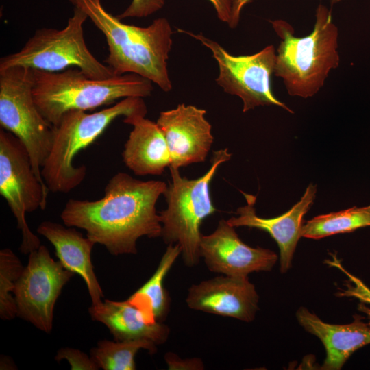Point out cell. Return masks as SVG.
I'll return each instance as SVG.
<instances>
[{
  "label": "cell",
  "mask_w": 370,
  "mask_h": 370,
  "mask_svg": "<svg viewBox=\"0 0 370 370\" xmlns=\"http://www.w3.org/2000/svg\"><path fill=\"white\" fill-rule=\"evenodd\" d=\"M147 112L142 97H130L94 113L82 110L65 113L59 123L53 126L51 148L41 169L49 191L67 193L78 186L86 175V167L73 165L75 156L92 144L119 116H145Z\"/></svg>",
  "instance_id": "5b68a950"
},
{
  "label": "cell",
  "mask_w": 370,
  "mask_h": 370,
  "mask_svg": "<svg viewBox=\"0 0 370 370\" xmlns=\"http://www.w3.org/2000/svg\"><path fill=\"white\" fill-rule=\"evenodd\" d=\"M92 320L104 324L116 341L147 340L156 345L166 342L169 328L160 322H152L127 300L106 299L88 309Z\"/></svg>",
  "instance_id": "d6986e66"
},
{
  "label": "cell",
  "mask_w": 370,
  "mask_h": 370,
  "mask_svg": "<svg viewBox=\"0 0 370 370\" xmlns=\"http://www.w3.org/2000/svg\"><path fill=\"white\" fill-rule=\"evenodd\" d=\"M341 1V0H331V2L332 3H336ZM249 1H250V0H233L232 28H234L237 26L240 19L241 12L243 8Z\"/></svg>",
  "instance_id": "f1b7e54d"
},
{
  "label": "cell",
  "mask_w": 370,
  "mask_h": 370,
  "mask_svg": "<svg viewBox=\"0 0 370 370\" xmlns=\"http://www.w3.org/2000/svg\"><path fill=\"white\" fill-rule=\"evenodd\" d=\"M165 0H132L130 5L116 16L121 20L129 17H147L162 9Z\"/></svg>",
  "instance_id": "484cf974"
},
{
  "label": "cell",
  "mask_w": 370,
  "mask_h": 370,
  "mask_svg": "<svg viewBox=\"0 0 370 370\" xmlns=\"http://www.w3.org/2000/svg\"><path fill=\"white\" fill-rule=\"evenodd\" d=\"M123 122L133 127L122 153L125 164L136 175H162L171 156L157 123L142 114L125 117Z\"/></svg>",
  "instance_id": "e0dca14e"
},
{
  "label": "cell",
  "mask_w": 370,
  "mask_h": 370,
  "mask_svg": "<svg viewBox=\"0 0 370 370\" xmlns=\"http://www.w3.org/2000/svg\"><path fill=\"white\" fill-rule=\"evenodd\" d=\"M206 113L204 109L184 103L160 112L156 123L168 145L169 167L180 169L205 161L214 140Z\"/></svg>",
  "instance_id": "4fadbf2b"
},
{
  "label": "cell",
  "mask_w": 370,
  "mask_h": 370,
  "mask_svg": "<svg viewBox=\"0 0 370 370\" xmlns=\"http://www.w3.org/2000/svg\"><path fill=\"white\" fill-rule=\"evenodd\" d=\"M231 156L227 148L214 151L209 169L196 179L183 177L179 169L169 167L171 181L164 194L167 207L158 213L162 225L160 236L166 244L180 247L184 263L188 267L199 262L201 225L217 210L210 184L219 166Z\"/></svg>",
  "instance_id": "8992f818"
},
{
  "label": "cell",
  "mask_w": 370,
  "mask_h": 370,
  "mask_svg": "<svg viewBox=\"0 0 370 370\" xmlns=\"http://www.w3.org/2000/svg\"><path fill=\"white\" fill-rule=\"evenodd\" d=\"M49 188L36 177L23 144L12 133L0 130V193L14 215L22 233L19 249L27 254L40 245L29 229L25 214L47 206Z\"/></svg>",
  "instance_id": "9c48e42d"
},
{
  "label": "cell",
  "mask_w": 370,
  "mask_h": 370,
  "mask_svg": "<svg viewBox=\"0 0 370 370\" xmlns=\"http://www.w3.org/2000/svg\"><path fill=\"white\" fill-rule=\"evenodd\" d=\"M370 226V205L354 206L339 212L317 216L302 225L301 236L320 239Z\"/></svg>",
  "instance_id": "44dd1931"
},
{
  "label": "cell",
  "mask_w": 370,
  "mask_h": 370,
  "mask_svg": "<svg viewBox=\"0 0 370 370\" xmlns=\"http://www.w3.org/2000/svg\"><path fill=\"white\" fill-rule=\"evenodd\" d=\"M168 369L170 370H201L204 369L200 358H192L182 359L176 354L169 352L164 356Z\"/></svg>",
  "instance_id": "4316f807"
},
{
  "label": "cell",
  "mask_w": 370,
  "mask_h": 370,
  "mask_svg": "<svg viewBox=\"0 0 370 370\" xmlns=\"http://www.w3.org/2000/svg\"><path fill=\"white\" fill-rule=\"evenodd\" d=\"M33 85L32 69L0 70V125L23 144L36 177L47 186L41 169L51 148L53 127L35 103Z\"/></svg>",
  "instance_id": "ba28073f"
},
{
  "label": "cell",
  "mask_w": 370,
  "mask_h": 370,
  "mask_svg": "<svg viewBox=\"0 0 370 370\" xmlns=\"http://www.w3.org/2000/svg\"><path fill=\"white\" fill-rule=\"evenodd\" d=\"M83 10L104 35L109 54L104 62L115 75L134 73L157 84L163 91L172 88L167 60L173 31L166 18L142 27L122 23L109 13L101 0H69Z\"/></svg>",
  "instance_id": "7a4b0ae2"
},
{
  "label": "cell",
  "mask_w": 370,
  "mask_h": 370,
  "mask_svg": "<svg viewBox=\"0 0 370 370\" xmlns=\"http://www.w3.org/2000/svg\"><path fill=\"white\" fill-rule=\"evenodd\" d=\"M317 187L310 184L300 200L289 210L280 216L265 219L256 213V197L243 193L247 204L237 209V217L227 219L232 226L256 228L268 232L280 249V271L286 273L291 267L292 259L301 236L303 217L312 205Z\"/></svg>",
  "instance_id": "9a60e30c"
},
{
  "label": "cell",
  "mask_w": 370,
  "mask_h": 370,
  "mask_svg": "<svg viewBox=\"0 0 370 370\" xmlns=\"http://www.w3.org/2000/svg\"><path fill=\"white\" fill-rule=\"evenodd\" d=\"M166 188L163 181H142L119 172L108 181L103 197L95 201L71 199L60 217L66 226L86 230L89 239L111 254H134L139 238L161 236L156 205Z\"/></svg>",
  "instance_id": "6da1fadb"
},
{
  "label": "cell",
  "mask_w": 370,
  "mask_h": 370,
  "mask_svg": "<svg viewBox=\"0 0 370 370\" xmlns=\"http://www.w3.org/2000/svg\"><path fill=\"white\" fill-rule=\"evenodd\" d=\"M296 317L299 324L324 345L326 357L322 369H341L354 352L370 344V325L358 314L352 323L343 325L325 323L304 307L298 309Z\"/></svg>",
  "instance_id": "2e32d148"
},
{
  "label": "cell",
  "mask_w": 370,
  "mask_h": 370,
  "mask_svg": "<svg viewBox=\"0 0 370 370\" xmlns=\"http://www.w3.org/2000/svg\"><path fill=\"white\" fill-rule=\"evenodd\" d=\"M157 345L147 340H102L91 350V358L99 368L104 370L136 369L135 356L141 349L153 354Z\"/></svg>",
  "instance_id": "7402d4cb"
},
{
  "label": "cell",
  "mask_w": 370,
  "mask_h": 370,
  "mask_svg": "<svg viewBox=\"0 0 370 370\" xmlns=\"http://www.w3.org/2000/svg\"><path fill=\"white\" fill-rule=\"evenodd\" d=\"M181 253L178 245H168L152 276L127 299L152 322L162 323L169 313V297L164 281Z\"/></svg>",
  "instance_id": "ffe728a7"
},
{
  "label": "cell",
  "mask_w": 370,
  "mask_h": 370,
  "mask_svg": "<svg viewBox=\"0 0 370 370\" xmlns=\"http://www.w3.org/2000/svg\"><path fill=\"white\" fill-rule=\"evenodd\" d=\"M332 260H326L327 264L338 269L349 279L345 283V288H339L336 295L358 299V309L366 315L365 318L370 325V288L360 279L347 271L335 255H332Z\"/></svg>",
  "instance_id": "cb8c5ba5"
},
{
  "label": "cell",
  "mask_w": 370,
  "mask_h": 370,
  "mask_svg": "<svg viewBox=\"0 0 370 370\" xmlns=\"http://www.w3.org/2000/svg\"><path fill=\"white\" fill-rule=\"evenodd\" d=\"M66 360L71 365L72 370H96L99 368L92 360L84 352L70 347H64L59 349L56 356V360L60 361Z\"/></svg>",
  "instance_id": "d4e9b609"
},
{
  "label": "cell",
  "mask_w": 370,
  "mask_h": 370,
  "mask_svg": "<svg viewBox=\"0 0 370 370\" xmlns=\"http://www.w3.org/2000/svg\"><path fill=\"white\" fill-rule=\"evenodd\" d=\"M88 18L83 10L74 7L73 14L64 28L36 30L19 51L1 58L0 70L23 66L58 72L77 68L92 79L116 76L108 66L92 54L86 44L83 25Z\"/></svg>",
  "instance_id": "52a82bcc"
},
{
  "label": "cell",
  "mask_w": 370,
  "mask_h": 370,
  "mask_svg": "<svg viewBox=\"0 0 370 370\" xmlns=\"http://www.w3.org/2000/svg\"><path fill=\"white\" fill-rule=\"evenodd\" d=\"M33 73L35 103L52 126L70 110H92L121 98L147 97L153 89L152 82L134 73L105 79L90 78L77 68L58 72L33 69Z\"/></svg>",
  "instance_id": "277c9868"
},
{
  "label": "cell",
  "mask_w": 370,
  "mask_h": 370,
  "mask_svg": "<svg viewBox=\"0 0 370 370\" xmlns=\"http://www.w3.org/2000/svg\"><path fill=\"white\" fill-rule=\"evenodd\" d=\"M73 275L51 257L45 245L29 253L27 264L13 292L17 316L38 329L50 332L56 302Z\"/></svg>",
  "instance_id": "8fae6325"
},
{
  "label": "cell",
  "mask_w": 370,
  "mask_h": 370,
  "mask_svg": "<svg viewBox=\"0 0 370 370\" xmlns=\"http://www.w3.org/2000/svg\"><path fill=\"white\" fill-rule=\"evenodd\" d=\"M178 30L200 41L211 51L219 65L217 83L225 92L241 99L243 112L258 106L272 105L293 112L275 97L271 88V76L274 73L276 60L273 45L251 55L233 56L202 34Z\"/></svg>",
  "instance_id": "30bf717a"
},
{
  "label": "cell",
  "mask_w": 370,
  "mask_h": 370,
  "mask_svg": "<svg viewBox=\"0 0 370 370\" xmlns=\"http://www.w3.org/2000/svg\"><path fill=\"white\" fill-rule=\"evenodd\" d=\"M199 255L210 271L230 276H248L252 272L269 271L278 260L274 251L245 244L235 227L224 219L219 221L213 232L201 235Z\"/></svg>",
  "instance_id": "7c38bea8"
},
{
  "label": "cell",
  "mask_w": 370,
  "mask_h": 370,
  "mask_svg": "<svg viewBox=\"0 0 370 370\" xmlns=\"http://www.w3.org/2000/svg\"><path fill=\"white\" fill-rule=\"evenodd\" d=\"M315 17L312 32L304 37L295 36L291 25L283 20L271 21L281 38L274 74L283 80L291 96H314L323 86L330 71L340 63L338 30L330 10L319 4Z\"/></svg>",
  "instance_id": "3957f363"
},
{
  "label": "cell",
  "mask_w": 370,
  "mask_h": 370,
  "mask_svg": "<svg viewBox=\"0 0 370 370\" xmlns=\"http://www.w3.org/2000/svg\"><path fill=\"white\" fill-rule=\"evenodd\" d=\"M23 269L20 259L11 249L0 251V317L3 320L17 316L16 304L12 293Z\"/></svg>",
  "instance_id": "603a6c76"
},
{
  "label": "cell",
  "mask_w": 370,
  "mask_h": 370,
  "mask_svg": "<svg viewBox=\"0 0 370 370\" xmlns=\"http://www.w3.org/2000/svg\"><path fill=\"white\" fill-rule=\"evenodd\" d=\"M259 296L247 276L222 275L192 285L186 302L195 310L251 322Z\"/></svg>",
  "instance_id": "5bb4252c"
},
{
  "label": "cell",
  "mask_w": 370,
  "mask_h": 370,
  "mask_svg": "<svg viewBox=\"0 0 370 370\" xmlns=\"http://www.w3.org/2000/svg\"><path fill=\"white\" fill-rule=\"evenodd\" d=\"M64 227L45 221L37 228V232L45 237L55 247L56 254L63 267L82 277L87 286L92 304L101 302L103 291L94 272L91 252L95 242L73 227Z\"/></svg>",
  "instance_id": "ac0fdd59"
},
{
  "label": "cell",
  "mask_w": 370,
  "mask_h": 370,
  "mask_svg": "<svg viewBox=\"0 0 370 370\" xmlns=\"http://www.w3.org/2000/svg\"><path fill=\"white\" fill-rule=\"evenodd\" d=\"M214 6L219 19L230 27L232 23L233 0H208Z\"/></svg>",
  "instance_id": "83f0119b"
}]
</instances>
